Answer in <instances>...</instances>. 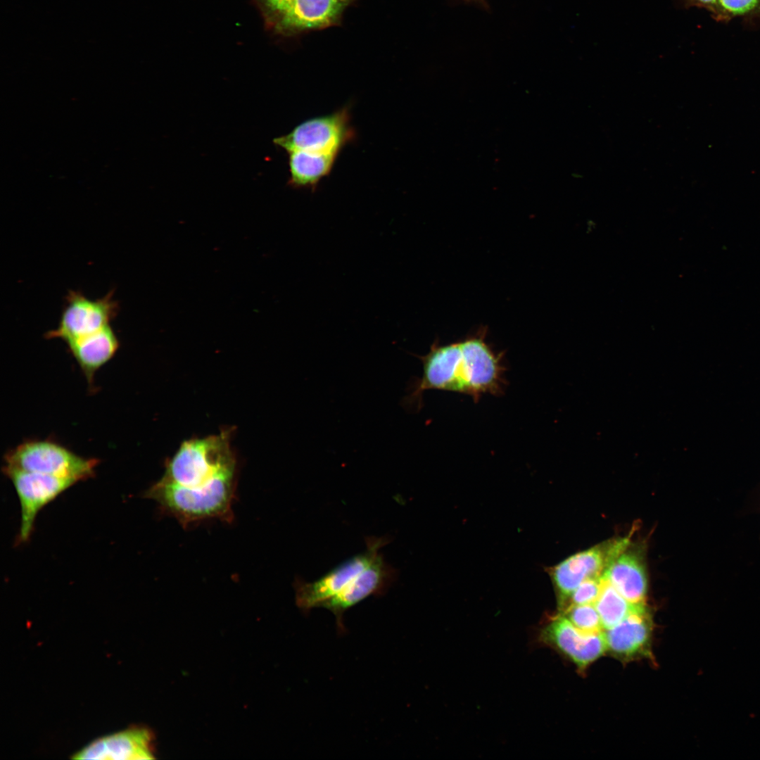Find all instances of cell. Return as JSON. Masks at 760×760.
Here are the masks:
<instances>
[{"mask_svg": "<svg viewBox=\"0 0 760 760\" xmlns=\"http://www.w3.org/2000/svg\"><path fill=\"white\" fill-rule=\"evenodd\" d=\"M653 619L645 603L634 604L627 616L604 633L607 651L619 661L652 660Z\"/></svg>", "mask_w": 760, "mask_h": 760, "instance_id": "cell-10", "label": "cell"}, {"mask_svg": "<svg viewBox=\"0 0 760 760\" xmlns=\"http://www.w3.org/2000/svg\"><path fill=\"white\" fill-rule=\"evenodd\" d=\"M119 303L111 290L103 297L91 299L82 292L70 290L65 298L58 324L47 331L46 338H59L67 343L110 325L118 314Z\"/></svg>", "mask_w": 760, "mask_h": 760, "instance_id": "cell-6", "label": "cell"}, {"mask_svg": "<svg viewBox=\"0 0 760 760\" xmlns=\"http://www.w3.org/2000/svg\"><path fill=\"white\" fill-rule=\"evenodd\" d=\"M486 333L445 345L433 343L427 354L417 356L422 362V376L411 384L403 405L420 407L427 390L456 392L475 401L484 394H501L506 383L502 355L486 343Z\"/></svg>", "mask_w": 760, "mask_h": 760, "instance_id": "cell-1", "label": "cell"}, {"mask_svg": "<svg viewBox=\"0 0 760 760\" xmlns=\"http://www.w3.org/2000/svg\"><path fill=\"white\" fill-rule=\"evenodd\" d=\"M152 735L142 728H132L99 737L75 754V759H151Z\"/></svg>", "mask_w": 760, "mask_h": 760, "instance_id": "cell-13", "label": "cell"}, {"mask_svg": "<svg viewBox=\"0 0 760 760\" xmlns=\"http://www.w3.org/2000/svg\"><path fill=\"white\" fill-rule=\"evenodd\" d=\"M354 137L349 108L345 106L331 113L307 119L289 134L274 139L273 142L287 153L304 151L338 156Z\"/></svg>", "mask_w": 760, "mask_h": 760, "instance_id": "cell-5", "label": "cell"}, {"mask_svg": "<svg viewBox=\"0 0 760 760\" xmlns=\"http://www.w3.org/2000/svg\"><path fill=\"white\" fill-rule=\"evenodd\" d=\"M4 474L12 482L20 506V525L16 543L27 542L39 512L67 490L75 481L4 466Z\"/></svg>", "mask_w": 760, "mask_h": 760, "instance_id": "cell-8", "label": "cell"}, {"mask_svg": "<svg viewBox=\"0 0 760 760\" xmlns=\"http://www.w3.org/2000/svg\"><path fill=\"white\" fill-rule=\"evenodd\" d=\"M236 485L209 492L194 493L160 479L144 493L156 501L163 512L186 526L210 519L230 520Z\"/></svg>", "mask_w": 760, "mask_h": 760, "instance_id": "cell-3", "label": "cell"}, {"mask_svg": "<svg viewBox=\"0 0 760 760\" xmlns=\"http://www.w3.org/2000/svg\"><path fill=\"white\" fill-rule=\"evenodd\" d=\"M88 383L94 384L96 372L113 358L120 346L110 325L67 343Z\"/></svg>", "mask_w": 760, "mask_h": 760, "instance_id": "cell-15", "label": "cell"}, {"mask_svg": "<svg viewBox=\"0 0 760 760\" xmlns=\"http://www.w3.org/2000/svg\"><path fill=\"white\" fill-rule=\"evenodd\" d=\"M690 6L704 8L717 21L749 17L760 13V0H688Z\"/></svg>", "mask_w": 760, "mask_h": 760, "instance_id": "cell-18", "label": "cell"}, {"mask_svg": "<svg viewBox=\"0 0 760 760\" xmlns=\"http://www.w3.org/2000/svg\"><path fill=\"white\" fill-rule=\"evenodd\" d=\"M366 549L331 569L319 578L306 582L296 579L294 583L297 606L308 613L319 607L324 601L343 590L360 572L379 555V550L388 543L386 537L368 536Z\"/></svg>", "mask_w": 760, "mask_h": 760, "instance_id": "cell-7", "label": "cell"}, {"mask_svg": "<svg viewBox=\"0 0 760 760\" xmlns=\"http://www.w3.org/2000/svg\"><path fill=\"white\" fill-rule=\"evenodd\" d=\"M562 614L583 633L602 632V623L594 604L571 605L564 609Z\"/></svg>", "mask_w": 760, "mask_h": 760, "instance_id": "cell-19", "label": "cell"}, {"mask_svg": "<svg viewBox=\"0 0 760 760\" xmlns=\"http://www.w3.org/2000/svg\"><path fill=\"white\" fill-rule=\"evenodd\" d=\"M397 575V571L387 564L380 554L343 590L322 602L319 607L331 611L336 617L338 631H344V612L371 595H384L395 580Z\"/></svg>", "mask_w": 760, "mask_h": 760, "instance_id": "cell-12", "label": "cell"}, {"mask_svg": "<svg viewBox=\"0 0 760 760\" xmlns=\"http://www.w3.org/2000/svg\"><path fill=\"white\" fill-rule=\"evenodd\" d=\"M290 0H255L265 19L270 25L281 12Z\"/></svg>", "mask_w": 760, "mask_h": 760, "instance_id": "cell-21", "label": "cell"}, {"mask_svg": "<svg viewBox=\"0 0 760 760\" xmlns=\"http://www.w3.org/2000/svg\"><path fill=\"white\" fill-rule=\"evenodd\" d=\"M603 628H613L630 613L634 604L628 602L614 587L609 579L601 576V590L594 603Z\"/></svg>", "mask_w": 760, "mask_h": 760, "instance_id": "cell-17", "label": "cell"}, {"mask_svg": "<svg viewBox=\"0 0 760 760\" xmlns=\"http://www.w3.org/2000/svg\"><path fill=\"white\" fill-rule=\"evenodd\" d=\"M602 575L630 603H645L647 593L646 566L642 551L631 547V543L612 560Z\"/></svg>", "mask_w": 760, "mask_h": 760, "instance_id": "cell-14", "label": "cell"}, {"mask_svg": "<svg viewBox=\"0 0 760 760\" xmlns=\"http://www.w3.org/2000/svg\"><path fill=\"white\" fill-rule=\"evenodd\" d=\"M628 542V538L609 540L573 555L551 569L560 611L583 581L602 576L611 561L625 549Z\"/></svg>", "mask_w": 760, "mask_h": 760, "instance_id": "cell-9", "label": "cell"}, {"mask_svg": "<svg viewBox=\"0 0 760 760\" xmlns=\"http://www.w3.org/2000/svg\"><path fill=\"white\" fill-rule=\"evenodd\" d=\"M540 638L571 660L580 672L607 652L604 633H583L562 614L542 629Z\"/></svg>", "mask_w": 760, "mask_h": 760, "instance_id": "cell-11", "label": "cell"}, {"mask_svg": "<svg viewBox=\"0 0 760 760\" xmlns=\"http://www.w3.org/2000/svg\"><path fill=\"white\" fill-rule=\"evenodd\" d=\"M160 479L194 492L236 482V460L228 433L184 441L166 463Z\"/></svg>", "mask_w": 760, "mask_h": 760, "instance_id": "cell-2", "label": "cell"}, {"mask_svg": "<svg viewBox=\"0 0 760 760\" xmlns=\"http://www.w3.org/2000/svg\"><path fill=\"white\" fill-rule=\"evenodd\" d=\"M4 466L43 474L76 483L95 475L99 461L80 456L65 447L49 440L24 442L8 451Z\"/></svg>", "mask_w": 760, "mask_h": 760, "instance_id": "cell-4", "label": "cell"}, {"mask_svg": "<svg viewBox=\"0 0 760 760\" xmlns=\"http://www.w3.org/2000/svg\"><path fill=\"white\" fill-rule=\"evenodd\" d=\"M288 154L290 172L288 184L293 188H310L312 190L330 174L338 157L334 154L304 151H293Z\"/></svg>", "mask_w": 760, "mask_h": 760, "instance_id": "cell-16", "label": "cell"}, {"mask_svg": "<svg viewBox=\"0 0 760 760\" xmlns=\"http://www.w3.org/2000/svg\"><path fill=\"white\" fill-rule=\"evenodd\" d=\"M601 590V577L590 578L583 581L570 595L566 606L594 604Z\"/></svg>", "mask_w": 760, "mask_h": 760, "instance_id": "cell-20", "label": "cell"}]
</instances>
